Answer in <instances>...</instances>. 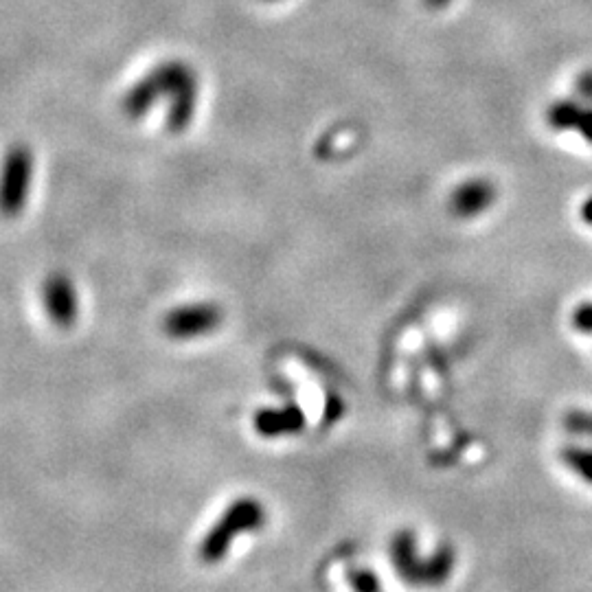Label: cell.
Here are the masks:
<instances>
[{"mask_svg": "<svg viewBox=\"0 0 592 592\" xmlns=\"http://www.w3.org/2000/svg\"><path fill=\"white\" fill-rule=\"evenodd\" d=\"M351 579H354V586L358 592H378V582H375V577L369 573H356Z\"/></svg>", "mask_w": 592, "mask_h": 592, "instance_id": "4fadbf2b", "label": "cell"}, {"mask_svg": "<svg viewBox=\"0 0 592 592\" xmlns=\"http://www.w3.org/2000/svg\"><path fill=\"white\" fill-rule=\"evenodd\" d=\"M584 104L575 99H562L555 101V104L546 110V123L551 125L553 130L564 132V130H573L579 125V119H582Z\"/></svg>", "mask_w": 592, "mask_h": 592, "instance_id": "9c48e42d", "label": "cell"}, {"mask_svg": "<svg viewBox=\"0 0 592 592\" xmlns=\"http://www.w3.org/2000/svg\"><path fill=\"white\" fill-rule=\"evenodd\" d=\"M266 3H277V0H266Z\"/></svg>", "mask_w": 592, "mask_h": 592, "instance_id": "e0dca14e", "label": "cell"}, {"mask_svg": "<svg viewBox=\"0 0 592 592\" xmlns=\"http://www.w3.org/2000/svg\"><path fill=\"white\" fill-rule=\"evenodd\" d=\"M200 82L193 68L182 60L158 64L141 77L123 97V112L130 119H143L158 101H167V128L172 134L185 132L196 117Z\"/></svg>", "mask_w": 592, "mask_h": 592, "instance_id": "6da1fadb", "label": "cell"}, {"mask_svg": "<svg viewBox=\"0 0 592 592\" xmlns=\"http://www.w3.org/2000/svg\"><path fill=\"white\" fill-rule=\"evenodd\" d=\"M222 323V310L215 303L178 305L163 318V329L169 338L189 340L207 336Z\"/></svg>", "mask_w": 592, "mask_h": 592, "instance_id": "5b68a950", "label": "cell"}, {"mask_svg": "<svg viewBox=\"0 0 592 592\" xmlns=\"http://www.w3.org/2000/svg\"><path fill=\"white\" fill-rule=\"evenodd\" d=\"M305 426V415L299 406L286 408H264L255 417V428L261 437H283L296 435Z\"/></svg>", "mask_w": 592, "mask_h": 592, "instance_id": "ba28073f", "label": "cell"}, {"mask_svg": "<svg viewBox=\"0 0 592 592\" xmlns=\"http://www.w3.org/2000/svg\"><path fill=\"white\" fill-rule=\"evenodd\" d=\"M36 156L25 143L9 145L0 158V215L16 218L29 204Z\"/></svg>", "mask_w": 592, "mask_h": 592, "instance_id": "3957f363", "label": "cell"}, {"mask_svg": "<svg viewBox=\"0 0 592 592\" xmlns=\"http://www.w3.org/2000/svg\"><path fill=\"white\" fill-rule=\"evenodd\" d=\"M575 95L582 104L592 106V71H584L575 82Z\"/></svg>", "mask_w": 592, "mask_h": 592, "instance_id": "7c38bea8", "label": "cell"}, {"mask_svg": "<svg viewBox=\"0 0 592 592\" xmlns=\"http://www.w3.org/2000/svg\"><path fill=\"white\" fill-rule=\"evenodd\" d=\"M498 189L489 178H470L452 191L450 211L461 220H472L494 207Z\"/></svg>", "mask_w": 592, "mask_h": 592, "instance_id": "52a82bcc", "label": "cell"}, {"mask_svg": "<svg viewBox=\"0 0 592 592\" xmlns=\"http://www.w3.org/2000/svg\"><path fill=\"white\" fill-rule=\"evenodd\" d=\"M564 459L568 468H573L579 476H584L586 481L592 483V452L588 450H566Z\"/></svg>", "mask_w": 592, "mask_h": 592, "instance_id": "30bf717a", "label": "cell"}, {"mask_svg": "<svg viewBox=\"0 0 592 592\" xmlns=\"http://www.w3.org/2000/svg\"><path fill=\"white\" fill-rule=\"evenodd\" d=\"M424 3L430 7V9H435V11H441V9H446V7H450L452 5V0H424Z\"/></svg>", "mask_w": 592, "mask_h": 592, "instance_id": "2e32d148", "label": "cell"}, {"mask_svg": "<svg viewBox=\"0 0 592 592\" xmlns=\"http://www.w3.org/2000/svg\"><path fill=\"white\" fill-rule=\"evenodd\" d=\"M577 130H579V134H582L588 143H592V106H584L582 119H579Z\"/></svg>", "mask_w": 592, "mask_h": 592, "instance_id": "5bb4252c", "label": "cell"}, {"mask_svg": "<svg viewBox=\"0 0 592 592\" xmlns=\"http://www.w3.org/2000/svg\"><path fill=\"white\" fill-rule=\"evenodd\" d=\"M266 525V509L257 498H239L215 522L207 538L200 544V560L218 564L229 553L231 544L246 531H259Z\"/></svg>", "mask_w": 592, "mask_h": 592, "instance_id": "7a4b0ae2", "label": "cell"}, {"mask_svg": "<svg viewBox=\"0 0 592 592\" xmlns=\"http://www.w3.org/2000/svg\"><path fill=\"white\" fill-rule=\"evenodd\" d=\"M415 538L408 531L397 533L391 544V557L404 582L413 586H439L446 582L454 566L452 549H441L432 560L415 555Z\"/></svg>", "mask_w": 592, "mask_h": 592, "instance_id": "277c9868", "label": "cell"}, {"mask_svg": "<svg viewBox=\"0 0 592 592\" xmlns=\"http://www.w3.org/2000/svg\"><path fill=\"white\" fill-rule=\"evenodd\" d=\"M573 323L584 334H592V303H582L573 312Z\"/></svg>", "mask_w": 592, "mask_h": 592, "instance_id": "8fae6325", "label": "cell"}, {"mask_svg": "<svg viewBox=\"0 0 592 592\" xmlns=\"http://www.w3.org/2000/svg\"><path fill=\"white\" fill-rule=\"evenodd\" d=\"M582 218L586 224L592 226V196L582 204Z\"/></svg>", "mask_w": 592, "mask_h": 592, "instance_id": "9a60e30c", "label": "cell"}, {"mask_svg": "<svg viewBox=\"0 0 592 592\" xmlns=\"http://www.w3.org/2000/svg\"><path fill=\"white\" fill-rule=\"evenodd\" d=\"M40 296H42L44 312L49 314V318L55 325L71 327L77 321V312H79L77 290L71 277L64 275V272H53V275L44 279Z\"/></svg>", "mask_w": 592, "mask_h": 592, "instance_id": "8992f818", "label": "cell"}]
</instances>
